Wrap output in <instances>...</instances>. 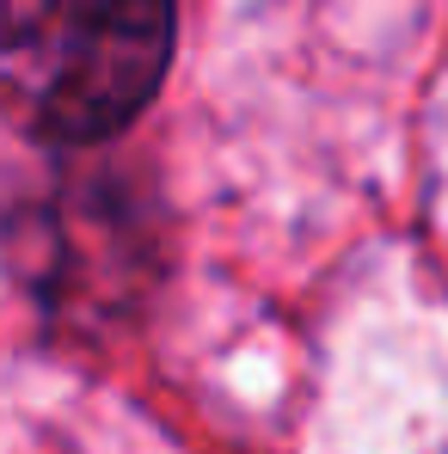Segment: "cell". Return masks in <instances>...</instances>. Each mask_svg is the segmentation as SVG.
I'll return each instance as SVG.
<instances>
[{
    "mask_svg": "<svg viewBox=\"0 0 448 454\" xmlns=\"http://www.w3.org/2000/svg\"><path fill=\"white\" fill-rule=\"evenodd\" d=\"M172 0H0V105L56 142L117 136L166 74Z\"/></svg>",
    "mask_w": 448,
    "mask_h": 454,
    "instance_id": "obj_1",
    "label": "cell"
}]
</instances>
